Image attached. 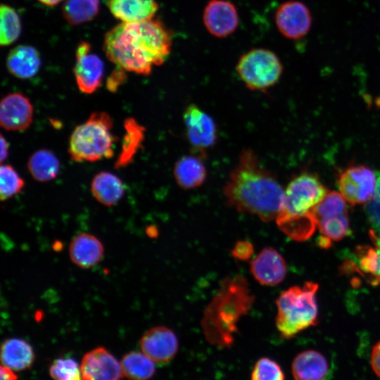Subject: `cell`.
<instances>
[{
  "label": "cell",
  "instance_id": "cell-1",
  "mask_svg": "<svg viewBox=\"0 0 380 380\" xmlns=\"http://www.w3.org/2000/svg\"><path fill=\"white\" fill-rule=\"evenodd\" d=\"M227 205L265 222L276 219L284 190L251 148L241 152L223 187Z\"/></svg>",
  "mask_w": 380,
  "mask_h": 380
},
{
  "label": "cell",
  "instance_id": "cell-2",
  "mask_svg": "<svg viewBox=\"0 0 380 380\" xmlns=\"http://www.w3.org/2000/svg\"><path fill=\"white\" fill-rule=\"evenodd\" d=\"M171 48L170 35L158 20L122 23L104 39L108 58L125 70L148 75L153 65H161Z\"/></svg>",
  "mask_w": 380,
  "mask_h": 380
},
{
  "label": "cell",
  "instance_id": "cell-3",
  "mask_svg": "<svg viewBox=\"0 0 380 380\" xmlns=\"http://www.w3.org/2000/svg\"><path fill=\"white\" fill-rule=\"evenodd\" d=\"M254 300L246 280L240 277L224 279L204 312L202 328L208 341L219 347L229 346L239 319Z\"/></svg>",
  "mask_w": 380,
  "mask_h": 380
},
{
  "label": "cell",
  "instance_id": "cell-4",
  "mask_svg": "<svg viewBox=\"0 0 380 380\" xmlns=\"http://www.w3.org/2000/svg\"><path fill=\"white\" fill-rule=\"evenodd\" d=\"M328 189L314 174L303 172L294 177L284 190L282 203L276 217L285 232L306 222L312 209L327 194Z\"/></svg>",
  "mask_w": 380,
  "mask_h": 380
},
{
  "label": "cell",
  "instance_id": "cell-5",
  "mask_svg": "<svg viewBox=\"0 0 380 380\" xmlns=\"http://www.w3.org/2000/svg\"><path fill=\"white\" fill-rule=\"evenodd\" d=\"M317 289L316 283L307 281L301 286H291L279 295L276 301V325L283 338H292L317 324Z\"/></svg>",
  "mask_w": 380,
  "mask_h": 380
},
{
  "label": "cell",
  "instance_id": "cell-6",
  "mask_svg": "<svg viewBox=\"0 0 380 380\" xmlns=\"http://www.w3.org/2000/svg\"><path fill=\"white\" fill-rule=\"evenodd\" d=\"M113 123L105 112H94L74 129L69 140L68 153L75 162H94L113 155L115 137Z\"/></svg>",
  "mask_w": 380,
  "mask_h": 380
},
{
  "label": "cell",
  "instance_id": "cell-7",
  "mask_svg": "<svg viewBox=\"0 0 380 380\" xmlns=\"http://www.w3.org/2000/svg\"><path fill=\"white\" fill-rule=\"evenodd\" d=\"M279 58L271 51L255 49L243 54L238 61L236 71L246 87L264 91L274 86L282 74Z\"/></svg>",
  "mask_w": 380,
  "mask_h": 380
},
{
  "label": "cell",
  "instance_id": "cell-8",
  "mask_svg": "<svg viewBox=\"0 0 380 380\" xmlns=\"http://www.w3.org/2000/svg\"><path fill=\"white\" fill-rule=\"evenodd\" d=\"M182 118L189 143L196 153L203 156L217 141V130L214 120L194 103L185 108Z\"/></svg>",
  "mask_w": 380,
  "mask_h": 380
},
{
  "label": "cell",
  "instance_id": "cell-9",
  "mask_svg": "<svg viewBox=\"0 0 380 380\" xmlns=\"http://www.w3.org/2000/svg\"><path fill=\"white\" fill-rule=\"evenodd\" d=\"M376 183V173L365 165L346 168L337 180L340 194L351 205L366 203L372 196Z\"/></svg>",
  "mask_w": 380,
  "mask_h": 380
},
{
  "label": "cell",
  "instance_id": "cell-10",
  "mask_svg": "<svg viewBox=\"0 0 380 380\" xmlns=\"http://www.w3.org/2000/svg\"><path fill=\"white\" fill-rule=\"evenodd\" d=\"M90 51L91 46L87 42H82L79 44L74 68L77 87L85 94H91L99 87L104 70L101 59Z\"/></svg>",
  "mask_w": 380,
  "mask_h": 380
},
{
  "label": "cell",
  "instance_id": "cell-11",
  "mask_svg": "<svg viewBox=\"0 0 380 380\" xmlns=\"http://www.w3.org/2000/svg\"><path fill=\"white\" fill-rule=\"evenodd\" d=\"M276 25L279 32L289 39H299L310 29L312 16L308 8L298 1L283 3L275 15Z\"/></svg>",
  "mask_w": 380,
  "mask_h": 380
},
{
  "label": "cell",
  "instance_id": "cell-12",
  "mask_svg": "<svg viewBox=\"0 0 380 380\" xmlns=\"http://www.w3.org/2000/svg\"><path fill=\"white\" fill-rule=\"evenodd\" d=\"M80 370L82 380H120L123 376L120 363L103 347L87 353Z\"/></svg>",
  "mask_w": 380,
  "mask_h": 380
},
{
  "label": "cell",
  "instance_id": "cell-13",
  "mask_svg": "<svg viewBox=\"0 0 380 380\" xmlns=\"http://www.w3.org/2000/svg\"><path fill=\"white\" fill-rule=\"evenodd\" d=\"M141 351L157 363L170 362L177 353L179 343L175 334L164 326L151 327L140 339Z\"/></svg>",
  "mask_w": 380,
  "mask_h": 380
},
{
  "label": "cell",
  "instance_id": "cell-14",
  "mask_svg": "<svg viewBox=\"0 0 380 380\" xmlns=\"http://www.w3.org/2000/svg\"><path fill=\"white\" fill-rule=\"evenodd\" d=\"M34 110L30 99L20 93H11L0 104L1 126L8 131H23L33 120Z\"/></svg>",
  "mask_w": 380,
  "mask_h": 380
},
{
  "label": "cell",
  "instance_id": "cell-15",
  "mask_svg": "<svg viewBox=\"0 0 380 380\" xmlns=\"http://www.w3.org/2000/svg\"><path fill=\"white\" fill-rule=\"evenodd\" d=\"M251 272L260 284L275 286L284 279L286 265L284 259L277 250L266 247L251 260Z\"/></svg>",
  "mask_w": 380,
  "mask_h": 380
},
{
  "label": "cell",
  "instance_id": "cell-16",
  "mask_svg": "<svg viewBox=\"0 0 380 380\" xmlns=\"http://www.w3.org/2000/svg\"><path fill=\"white\" fill-rule=\"evenodd\" d=\"M203 22L209 32L218 37L233 33L239 23L234 4L224 0H211L204 9Z\"/></svg>",
  "mask_w": 380,
  "mask_h": 380
},
{
  "label": "cell",
  "instance_id": "cell-17",
  "mask_svg": "<svg viewBox=\"0 0 380 380\" xmlns=\"http://www.w3.org/2000/svg\"><path fill=\"white\" fill-rule=\"evenodd\" d=\"M68 252L73 264L82 269H89L102 260L105 249L103 243L95 235L82 232L72 239Z\"/></svg>",
  "mask_w": 380,
  "mask_h": 380
},
{
  "label": "cell",
  "instance_id": "cell-18",
  "mask_svg": "<svg viewBox=\"0 0 380 380\" xmlns=\"http://www.w3.org/2000/svg\"><path fill=\"white\" fill-rule=\"evenodd\" d=\"M202 156L195 153L181 157L175 164L173 175L179 186L193 189L201 186L207 177Z\"/></svg>",
  "mask_w": 380,
  "mask_h": 380
},
{
  "label": "cell",
  "instance_id": "cell-19",
  "mask_svg": "<svg viewBox=\"0 0 380 380\" xmlns=\"http://www.w3.org/2000/svg\"><path fill=\"white\" fill-rule=\"evenodd\" d=\"M40 65L39 53L31 46L20 45L15 47L6 59L8 70L19 79L32 77L37 73Z\"/></svg>",
  "mask_w": 380,
  "mask_h": 380
},
{
  "label": "cell",
  "instance_id": "cell-20",
  "mask_svg": "<svg viewBox=\"0 0 380 380\" xmlns=\"http://www.w3.org/2000/svg\"><path fill=\"white\" fill-rule=\"evenodd\" d=\"M328 369L325 357L314 350L300 353L292 363V374L296 380H324Z\"/></svg>",
  "mask_w": 380,
  "mask_h": 380
},
{
  "label": "cell",
  "instance_id": "cell-21",
  "mask_svg": "<svg viewBox=\"0 0 380 380\" xmlns=\"http://www.w3.org/2000/svg\"><path fill=\"white\" fill-rule=\"evenodd\" d=\"M111 13L123 23L151 19L158 9L155 0H109Z\"/></svg>",
  "mask_w": 380,
  "mask_h": 380
},
{
  "label": "cell",
  "instance_id": "cell-22",
  "mask_svg": "<svg viewBox=\"0 0 380 380\" xmlns=\"http://www.w3.org/2000/svg\"><path fill=\"white\" fill-rule=\"evenodd\" d=\"M34 360L33 348L26 341L18 338H10L2 343L1 365L14 371H22L30 368Z\"/></svg>",
  "mask_w": 380,
  "mask_h": 380
},
{
  "label": "cell",
  "instance_id": "cell-23",
  "mask_svg": "<svg viewBox=\"0 0 380 380\" xmlns=\"http://www.w3.org/2000/svg\"><path fill=\"white\" fill-rule=\"evenodd\" d=\"M91 191L98 202L110 207L122 199L125 194V186L122 180L114 174L102 171L92 179Z\"/></svg>",
  "mask_w": 380,
  "mask_h": 380
},
{
  "label": "cell",
  "instance_id": "cell-24",
  "mask_svg": "<svg viewBox=\"0 0 380 380\" xmlns=\"http://www.w3.org/2000/svg\"><path fill=\"white\" fill-rule=\"evenodd\" d=\"M27 168L35 180L44 182L56 177L60 170V163L51 151L40 149L31 155L27 162Z\"/></svg>",
  "mask_w": 380,
  "mask_h": 380
},
{
  "label": "cell",
  "instance_id": "cell-25",
  "mask_svg": "<svg viewBox=\"0 0 380 380\" xmlns=\"http://www.w3.org/2000/svg\"><path fill=\"white\" fill-rule=\"evenodd\" d=\"M120 363L123 376L130 380H149L156 372L154 362L143 352L127 353Z\"/></svg>",
  "mask_w": 380,
  "mask_h": 380
},
{
  "label": "cell",
  "instance_id": "cell-26",
  "mask_svg": "<svg viewBox=\"0 0 380 380\" xmlns=\"http://www.w3.org/2000/svg\"><path fill=\"white\" fill-rule=\"evenodd\" d=\"M125 128L126 132L122 151L115 163L117 167L125 166L130 163L141 147L144 137V128L132 118H128L125 121Z\"/></svg>",
  "mask_w": 380,
  "mask_h": 380
},
{
  "label": "cell",
  "instance_id": "cell-27",
  "mask_svg": "<svg viewBox=\"0 0 380 380\" xmlns=\"http://www.w3.org/2000/svg\"><path fill=\"white\" fill-rule=\"evenodd\" d=\"M99 0H66L63 15L71 25H79L92 20L98 13Z\"/></svg>",
  "mask_w": 380,
  "mask_h": 380
},
{
  "label": "cell",
  "instance_id": "cell-28",
  "mask_svg": "<svg viewBox=\"0 0 380 380\" xmlns=\"http://www.w3.org/2000/svg\"><path fill=\"white\" fill-rule=\"evenodd\" d=\"M317 227L323 236L331 241H338L350 232L348 213L332 215L317 221Z\"/></svg>",
  "mask_w": 380,
  "mask_h": 380
},
{
  "label": "cell",
  "instance_id": "cell-29",
  "mask_svg": "<svg viewBox=\"0 0 380 380\" xmlns=\"http://www.w3.org/2000/svg\"><path fill=\"white\" fill-rule=\"evenodd\" d=\"M0 18V44L1 46H7L14 42L20 36V20L15 11L4 4L1 6Z\"/></svg>",
  "mask_w": 380,
  "mask_h": 380
},
{
  "label": "cell",
  "instance_id": "cell-30",
  "mask_svg": "<svg viewBox=\"0 0 380 380\" xmlns=\"http://www.w3.org/2000/svg\"><path fill=\"white\" fill-rule=\"evenodd\" d=\"M316 222L332 215L348 213L346 201L341 194L330 191L311 210Z\"/></svg>",
  "mask_w": 380,
  "mask_h": 380
},
{
  "label": "cell",
  "instance_id": "cell-31",
  "mask_svg": "<svg viewBox=\"0 0 380 380\" xmlns=\"http://www.w3.org/2000/svg\"><path fill=\"white\" fill-rule=\"evenodd\" d=\"M25 186L24 180L10 165L0 168V198L6 201L19 194Z\"/></svg>",
  "mask_w": 380,
  "mask_h": 380
},
{
  "label": "cell",
  "instance_id": "cell-32",
  "mask_svg": "<svg viewBox=\"0 0 380 380\" xmlns=\"http://www.w3.org/2000/svg\"><path fill=\"white\" fill-rule=\"evenodd\" d=\"M49 374L54 380H82L77 362L72 358H58L49 367Z\"/></svg>",
  "mask_w": 380,
  "mask_h": 380
},
{
  "label": "cell",
  "instance_id": "cell-33",
  "mask_svg": "<svg viewBox=\"0 0 380 380\" xmlns=\"http://www.w3.org/2000/svg\"><path fill=\"white\" fill-rule=\"evenodd\" d=\"M251 380H284V374L277 362L262 357L255 364Z\"/></svg>",
  "mask_w": 380,
  "mask_h": 380
},
{
  "label": "cell",
  "instance_id": "cell-34",
  "mask_svg": "<svg viewBox=\"0 0 380 380\" xmlns=\"http://www.w3.org/2000/svg\"><path fill=\"white\" fill-rule=\"evenodd\" d=\"M376 173V183L372 196L365 203V213L372 227L371 234L380 236V172Z\"/></svg>",
  "mask_w": 380,
  "mask_h": 380
},
{
  "label": "cell",
  "instance_id": "cell-35",
  "mask_svg": "<svg viewBox=\"0 0 380 380\" xmlns=\"http://www.w3.org/2000/svg\"><path fill=\"white\" fill-rule=\"evenodd\" d=\"M253 253V244L245 241H240L236 243L232 251V255L239 260H246L251 258Z\"/></svg>",
  "mask_w": 380,
  "mask_h": 380
},
{
  "label": "cell",
  "instance_id": "cell-36",
  "mask_svg": "<svg viewBox=\"0 0 380 380\" xmlns=\"http://www.w3.org/2000/svg\"><path fill=\"white\" fill-rule=\"evenodd\" d=\"M125 80L126 74L125 70L117 67L108 77L106 87L110 91L115 92L124 83Z\"/></svg>",
  "mask_w": 380,
  "mask_h": 380
},
{
  "label": "cell",
  "instance_id": "cell-37",
  "mask_svg": "<svg viewBox=\"0 0 380 380\" xmlns=\"http://www.w3.org/2000/svg\"><path fill=\"white\" fill-rule=\"evenodd\" d=\"M371 365L374 373L380 377V341L372 348Z\"/></svg>",
  "mask_w": 380,
  "mask_h": 380
},
{
  "label": "cell",
  "instance_id": "cell-38",
  "mask_svg": "<svg viewBox=\"0 0 380 380\" xmlns=\"http://www.w3.org/2000/svg\"><path fill=\"white\" fill-rule=\"evenodd\" d=\"M0 376H1L0 377L1 380H17L18 379V376L13 372V370L3 365L1 366Z\"/></svg>",
  "mask_w": 380,
  "mask_h": 380
},
{
  "label": "cell",
  "instance_id": "cell-39",
  "mask_svg": "<svg viewBox=\"0 0 380 380\" xmlns=\"http://www.w3.org/2000/svg\"><path fill=\"white\" fill-rule=\"evenodd\" d=\"M372 239L374 241L376 244V249L377 251V266H376V277L380 279V237L376 236L371 234Z\"/></svg>",
  "mask_w": 380,
  "mask_h": 380
},
{
  "label": "cell",
  "instance_id": "cell-40",
  "mask_svg": "<svg viewBox=\"0 0 380 380\" xmlns=\"http://www.w3.org/2000/svg\"><path fill=\"white\" fill-rule=\"evenodd\" d=\"M1 163H3L8 155V144L6 139L1 134Z\"/></svg>",
  "mask_w": 380,
  "mask_h": 380
},
{
  "label": "cell",
  "instance_id": "cell-41",
  "mask_svg": "<svg viewBox=\"0 0 380 380\" xmlns=\"http://www.w3.org/2000/svg\"><path fill=\"white\" fill-rule=\"evenodd\" d=\"M317 243L318 245L321 247V248H330L331 246V241L329 240V239L323 236H320L318 239H317Z\"/></svg>",
  "mask_w": 380,
  "mask_h": 380
},
{
  "label": "cell",
  "instance_id": "cell-42",
  "mask_svg": "<svg viewBox=\"0 0 380 380\" xmlns=\"http://www.w3.org/2000/svg\"><path fill=\"white\" fill-rule=\"evenodd\" d=\"M42 4L47 6H54L59 4L62 0H39Z\"/></svg>",
  "mask_w": 380,
  "mask_h": 380
}]
</instances>
